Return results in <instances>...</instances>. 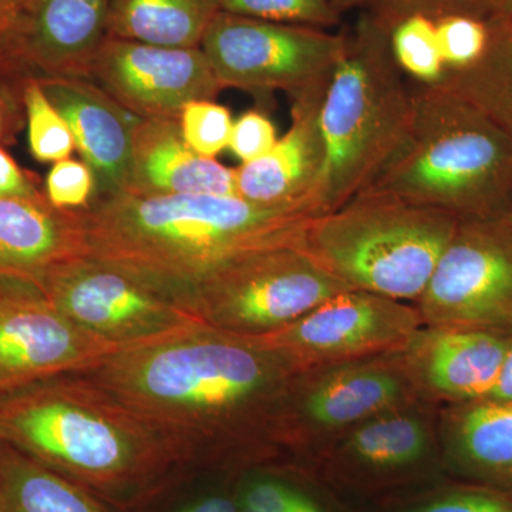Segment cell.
<instances>
[{
	"instance_id": "1",
	"label": "cell",
	"mask_w": 512,
	"mask_h": 512,
	"mask_svg": "<svg viewBox=\"0 0 512 512\" xmlns=\"http://www.w3.org/2000/svg\"><path fill=\"white\" fill-rule=\"evenodd\" d=\"M192 460L252 463L278 450L293 373L271 350L198 322L121 349L86 373Z\"/></svg>"
},
{
	"instance_id": "2",
	"label": "cell",
	"mask_w": 512,
	"mask_h": 512,
	"mask_svg": "<svg viewBox=\"0 0 512 512\" xmlns=\"http://www.w3.org/2000/svg\"><path fill=\"white\" fill-rule=\"evenodd\" d=\"M79 211L84 255L178 303L201 279L239 256L302 247L316 218L308 211L261 207L237 195L130 191Z\"/></svg>"
},
{
	"instance_id": "3",
	"label": "cell",
	"mask_w": 512,
	"mask_h": 512,
	"mask_svg": "<svg viewBox=\"0 0 512 512\" xmlns=\"http://www.w3.org/2000/svg\"><path fill=\"white\" fill-rule=\"evenodd\" d=\"M0 441L109 495L137 493L185 463L160 430L86 373L0 396Z\"/></svg>"
},
{
	"instance_id": "4",
	"label": "cell",
	"mask_w": 512,
	"mask_h": 512,
	"mask_svg": "<svg viewBox=\"0 0 512 512\" xmlns=\"http://www.w3.org/2000/svg\"><path fill=\"white\" fill-rule=\"evenodd\" d=\"M412 92L402 146L362 192L447 212L458 221L504 217L512 192V138L439 82L419 83Z\"/></svg>"
},
{
	"instance_id": "5",
	"label": "cell",
	"mask_w": 512,
	"mask_h": 512,
	"mask_svg": "<svg viewBox=\"0 0 512 512\" xmlns=\"http://www.w3.org/2000/svg\"><path fill=\"white\" fill-rule=\"evenodd\" d=\"M392 29L363 15L336 64L320 104L325 160L313 207L339 210L375 180L402 146L413 116V92L393 56Z\"/></svg>"
},
{
	"instance_id": "6",
	"label": "cell",
	"mask_w": 512,
	"mask_h": 512,
	"mask_svg": "<svg viewBox=\"0 0 512 512\" xmlns=\"http://www.w3.org/2000/svg\"><path fill=\"white\" fill-rule=\"evenodd\" d=\"M457 225L447 212L362 192L315 218L302 248L350 289L416 303Z\"/></svg>"
},
{
	"instance_id": "7",
	"label": "cell",
	"mask_w": 512,
	"mask_h": 512,
	"mask_svg": "<svg viewBox=\"0 0 512 512\" xmlns=\"http://www.w3.org/2000/svg\"><path fill=\"white\" fill-rule=\"evenodd\" d=\"M349 289L302 247H281L222 265L192 286L180 303L211 328L259 338Z\"/></svg>"
},
{
	"instance_id": "8",
	"label": "cell",
	"mask_w": 512,
	"mask_h": 512,
	"mask_svg": "<svg viewBox=\"0 0 512 512\" xmlns=\"http://www.w3.org/2000/svg\"><path fill=\"white\" fill-rule=\"evenodd\" d=\"M343 47L345 35L222 10L201 43L224 89L281 90L293 100L326 92Z\"/></svg>"
},
{
	"instance_id": "9",
	"label": "cell",
	"mask_w": 512,
	"mask_h": 512,
	"mask_svg": "<svg viewBox=\"0 0 512 512\" xmlns=\"http://www.w3.org/2000/svg\"><path fill=\"white\" fill-rule=\"evenodd\" d=\"M429 404H407L357 424L312 458V473L336 493L383 501L447 478Z\"/></svg>"
},
{
	"instance_id": "10",
	"label": "cell",
	"mask_w": 512,
	"mask_h": 512,
	"mask_svg": "<svg viewBox=\"0 0 512 512\" xmlns=\"http://www.w3.org/2000/svg\"><path fill=\"white\" fill-rule=\"evenodd\" d=\"M423 400L400 352L298 373L282 407L279 448L312 460L357 424Z\"/></svg>"
},
{
	"instance_id": "11",
	"label": "cell",
	"mask_w": 512,
	"mask_h": 512,
	"mask_svg": "<svg viewBox=\"0 0 512 512\" xmlns=\"http://www.w3.org/2000/svg\"><path fill=\"white\" fill-rule=\"evenodd\" d=\"M36 286L74 325L119 350L201 322L170 296L86 255L50 269Z\"/></svg>"
},
{
	"instance_id": "12",
	"label": "cell",
	"mask_w": 512,
	"mask_h": 512,
	"mask_svg": "<svg viewBox=\"0 0 512 512\" xmlns=\"http://www.w3.org/2000/svg\"><path fill=\"white\" fill-rule=\"evenodd\" d=\"M414 306L423 326L512 332V227L505 217L458 221Z\"/></svg>"
},
{
	"instance_id": "13",
	"label": "cell",
	"mask_w": 512,
	"mask_h": 512,
	"mask_svg": "<svg viewBox=\"0 0 512 512\" xmlns=\"http://www.w3.org/2000/svg\"><path fill=\"white\" fill-rule=\"evenodd\" d=\"M421 326L416 306L349 289L278 332L248 339L274 352L293 375H298L400 352Z\"/></svg>"
},
{
	"instance_id": "14",
	"label": "cell",
	"mask_w": 512,
	"mask_h": 512,
	"mask_svg": "<svg viewBox=\"0 0 512 512\" xmlns=\"http://www.w3.org/2000/svg\"><path fill=\"white\" fill-rule=\"evenodd\" d=\"M119 349L74 325L36 285L0 281V396L89 373Z\"/></svg>"
},
{
	"instance_id": "15",
	"label": "cell",
	"mask_w": 512,
	"mask_h": 512,
	"mask_svg": "<svg viewBox=\"0 0 512 512\" xmlns=\"http://www.w3.org/2000/svg\"><path fill=\"white\" fill-rule=\"evenodd\" d=\"M89 79L138 119H177L224 90L201 47L178 49L106 37Z\"/></svg>"
},
{
	"instance_id": "16",
	"label": "cell",
	"mask_w": 512,
	"mask_h": 512,
	"mask_svg": "<svg viewBox=\"0 0 512 512\" xmlns=\"http://www.w3.org/2000/svg\"><path fill=\"white\" fill-rule=\"evenodd\" d=\"M111 0H32L2 43L20 72L42 77H87L107 37Z\"/></svg>"
},
{
	"instance_id": "17",
	"label": "cell",
	"mask_w": 512,
	"mask_h": 512,
	"mask_svg": "<svg viewBox=\"0 0 512 512\" xmlns=\"http://www.w3.org/2000/svg\"><path fill=\"white\" fill-rule=\"evenodd\" d=\"M510 335L464 326H421L400 353L427 402H476L490 396Z\"/></svg>"
},
{
	"instance_id": "18",
	"label": "cell",
	"mask_w": 512,
	"mask_h": 512,
	"mask_svg": "<svg viewBox=\"0 0 512 512\" xmlns=\"http://www.w3.org/2000/svg\"><path fill=\"white\" fill-rule=\"evenodd\" d=\"M37 80L47 99L69 124L76 148L92 170V201L127 192L134 130L140 119L87 77Z\"/></svg>"
},
{
	"instance_id": "19",
	"label": "cell",
	"mask_w": 512,
	"mask_h": 512,
	"mask_svg": "<svg viewBox=\"0 0 512 512\" xmlns=\"http://www.w3.org/2000/svg\"><path fill=\"white\" fill-rule=\"evenodd\" d=\"M325 93L293 100L285 136L265 156L235 170L239 198L261 207L308 211L318 218L313 191L325 160L319 121Z\"/></svg>"
},
{
	"instance_id": "20",
	"label": "cell",
	"mask_w": 512,
	"mask_h": 512,
	"mask_svg": "<svg viewBox=\"0 0 512 512\" xmlns=\"http://www.w3.org/2000/svg\"><path fill=\"white\" fill-rule=\"evenodd\" d=\"M86 254L79 210H60L46 194L0 198V281L29 282Z\"/></svg>"
},
{
	"instance_id": "21",
	"label": "cell",
	"mask_w": 512,
	"mask_h": 512,
	"mask_svg": "<svg viewBox=\"0 0 512 512\" xmlns=\"http://www.w3.org/2000/svg\"><path fill=\"white\" fill-rule=\"evenodd\" d=\"M128 191L138 195H237V177L235 170L215 158L195 153L185 141L180 120L140 119L134 130Z\"/></svg>"
},
{
	"instance_id": "22",
	"label": "cell",
	"mask_w": 512,
	"mask_h": 512,
	"mask_svg": "<svg viewBox=\"0 0 512 512\" xmlns=\"http://www.w3.org/2000/svg\"><path fill=\"white\" fill-rule=\"evenodd\" d=\"M439 440L448 477L512 491V403L447 404Z\"/></svg>"
},
{
	"instance_id": "23",
	"label": "cell",
	"mask_w": 512,
	"mask_h": 512,
	"mask_svg": "<svg viewBox=\"0 0 512 512\" xmlns=\"http://www.w3.org/2000/svg\"><path fill=\"white\" fill-rule=\"evenodd\" d=\"M222 0H111L107 37L192 49L221 12Z\"/></svg>"
},
{
	"instance_id": "24",
	"label": "cell",
	"mask_w": 512,
	"mask_h": 512,
	"mask_svg": "<svg viewBox=\"0 0 512 512\" xmlns=\"http://www.w3.org/2000/svg\"><path fill=\"white\" fill-rule=\"evenodd\" d=\"M0 512H101L86 488L0 441Z\"/></svg>"
},
{
	"instance_id": "25",
	"label": "cell",
	"mask_w": 512,
	"mask_h": 512,
	"mask_svg": "<svg viewBox=\"0 0 512 512\" xmlns=\"http://www.w3.org/2000/svg\"><path fill=\"white\" fill-rule=\"evenodd\" d=\"M484 55L466 69H446L439 83L483 111L512 138V20H487Z\"/></svg>"
},
{
	"instance_id": "26",
	"label": "cell",
	"mask_w": 512,
	"mask_h": 512,
	"mask_svg": "<svg viewBox=\"0 0 512 512\" xmlns=\"http://www.w3.org/2000/svg\"><path fill=\"white\" fill-rule=\"evenodd\" d=\"M239 512H353L312 471L245 478L235 498Z\"/></svg>"
},
{
	"instance_id": "27",
	"label": "cell",
	"mask_w": 512,
	"mask_h": 512,
	"mask_svg": "<svg viewBox=\"0 0 512 512\" xmlns=\"http://www.w3.org/2000/svg\"><path fill=\"white\" fill-rule=\"evenodd\" d=\"M382 512H512V491L447 477L389 498Z\"/></svg>"
},
{
	"instance_id": "28",
	"label": "cell",
	"mask_w": 512,
	"mask_h": 512,
	"mask_svg": "<svg viewBox=\"0 0 512 512\" xmlns=\"http://www.w3.org/2000/svg\"><path fill=\"white\" fill-rule=\"evenodd\" d=\"M340 13L348 9L365 10V15L394 29L412 16L431 20L447 16H471L490 20L497 15L500 0H332Z\"/></svg>"
},
{
	"instance_id": "29",
	"label": "cell",
	"mask_w": 512,
	"mask_h": 512,
	"mask_svg": "<svg viewBox=\"0 0 512 512\" xmlns=\"http://www.w3.org/2000/svg\"><path fill=\"white\" fill-rule=\"evenodd\" d=\"M22 99L28 116L29 146L33 157L40 163H57L72 156L76 148L72 130L47 99L36 77H26Z\"/></svg>"
},
{
	"instance_id": "30",
	"label": "cell",
	"mask_w": 512,
	"mask_h": 512,
	"mask_svg": "<svg viewBox=\"0 0 512 512\" xmlns=\"http://www.w3.org/2000/svg\"><path fill=\"white\" fill-rule=\"evenodd\" d=\"M390 43L402 72L417 82L437 83L446 72L434 20L424 16L403 20L392 30Z\"/></svg>"
},
{
	"instance_id": "31",
	"label": "cell",
	"mask_w": 512,
	"mask_h": 512,
	"mask_svg": "<svg viewBox=\"0 0 512 512\" xmlns=\"http://www.w3.org/2000/svg\"><path fill=\"white\" fill-rule=\"evenodd\" d=\"M222 12L271 22L326 29L338 25L332 0H222Z\"/></svg>"
},
{
	"instance_id": "32",
	"label": "cell",
	"mask_w": 512,
	"mask_h": 512,
	"mask_svg": "<svg viewBox=\"0 0 512 512\" xmlns=\"http://www.w3.org/2000/svg\"><path fill=\"white\" fill-rule=\"evenodd\" d=\"M181 130L188 146L202 157L214 158L228 147L231 138V113L214 101H194L184 107Z\"/></svg>"
},
{
	"instance_id": "33",
	"label": "cell",
	"mask_w": 512,
	"mask_h": 512,
	"mask_svg": "<svg viewBox=\"0 0 512 512\" xmlns=\"http://www.w3.org/2000/svg\"><path fill=\"white\" fill-rule=\"evenodd\" d=\"M437 42L446 69L471 66L484 55L488 43L487 20L471 16H447L436 20Z\"/></svg>"
},
{
	"instance_id": "34",
	"label": "cell",
	"mask_w": 512,
	"mask_h": 512,
	"mask_svg": "<svg viewBox=\"0 0 512 512\" xmlns=\"http://www.w3.org/2000/svg\"><path fill=\"white\" fill-rule=\"evenodd\" d=\"M94 195V177L84 161H57L46 178V197L60 210L89 207Z\"/></svg>"
},
{
	"instance_id": "35",
	"label": "cell",
	"mask_w": 512,
	"mask_h": 512,
	"mask_svg": "<svg viewBox=\"0 0 512 512\" xmlns=\"http://www.w3.org/2000/svg\"><path fill=\"white\" fill-rule=\"evenodd\" d=\"M276 141L278 138L272 121L265 114L251 110L235 121L228 147L241 158L242 163H249L265 156Z\"/></svg>"
},
{
	"instance_id": "36",
	"label": "cell",
	"mask_w": 512,
	"mask_h": 512,
	"mask_svg": "<svg viewBox=\"0 0 512 512\" xmlns=\"http://www.w3.org/2000/svg\"><path fill=\"white\" fill-rule=\"evenodd\" d=\"M32 175L26 174L18 163L0 148V198L42 197Z\"/></svg>"
},
{
	"instance_id": "37",
	"label": "cell",
	"mask_w": 512,
	"mask_h": 512,
	"mask_svg": "<svg viewBox=\"0 0 512 512\" xmlns=\"http://www.w3.org/2000/svg\"><path fill=\"white\" fill-rule=\"evenodd\" d=\"M32 0H0V46L5 42Z\"/></svg>"
},
{
	"instance_id": "38",
	"label": "cell",
	"mask_w": 512,
	"mask_h": 512,
	"mask_svg": "<svg viewBox=\"0 0 512 512\" xmlns=\"http://www.w3.org/2000/svg\"><path fill=\"white\" fill-rule=\"evenodd\" d=\"M487 399L512 403V332L508 339L507 352H505L503 365H501L500 375H498L497 382Z\"/></svg>"
},
{
	"instance_id": "39",
	"label": "cell",
	"mask_w": 512,
	"mask_h": 512,
	"mask_svg": "<svg viewBox=\"0 0 512 512\" xmlns=\"http://www.w3.org/2000/svg\"><path fill=\"white\" fill-rule=\"evenodd\" d=\"M180 512H239L237 500L222 495L204 498Z\"/></svg>"
},
{
	"instance_id": "40",
	"label": "cell",
	"mask_w": 512,
	"mask_h": 512,
	"mask_svg": "<svg viewBox=\"0 0 512 512\" xmlns=\"http://www.w3.org/2000/svg\"><path fill=\"white\" fill-rule=\"evenodd\" d=\"M10 101L12 100H10L5 93L0 92V140H2L3 133H5L6 124H8Z\"/></svg>"
},
{
	"instance_id": "41",
	"label": "cell",
	"mask_w": 512,
	"mask_h": 512,
	"mask_svg": "<svg viewBox=\"0 0 512 512\" xmlns=\"http://www.w3.org/2000/svg\"><path fill=\"white\" fill-rule=\"evenodd\" d=\"M500 18L512 20V0H500L497 15Z\"/></svg>"
},
{
	"instance_id": "42",
	"label": "cell",
	"mask_w": 512,
	"mask_h": 512,
	"mask_svg": "<svg viewBox=\"0 0 512 512\" xmlns=\"http://www.w3.org/2000/svg\"><path fill=\"white\" fill-rule=\"evenodd\" d=\"M505 220L508 221V224L512 227V192H511V198H510V204H508V210L505 212Z\"/></svg>"
},
{
	"instance_id": "43",
	"label": "cell",
	"mask_w": 512,
	"mask_h": 512,
	"mask_svg": "<svg viewBox=\"0 0 512 512\" xmlns=\"http://www.w3.org/2000/svg\"><path fill=\"white\" fill-rule=\"evenodd\" d=\"M3 59H5V53H3V49L0 47V64H2Z\"/></svg>"
}]
</instances>
